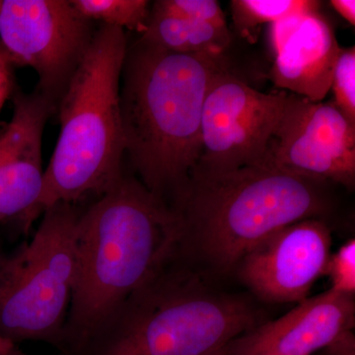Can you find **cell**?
I'll list each match as a JSON object with an SVG mask.
<instances>
[{
	"instance_id": "6da1fadb",
	"label": "cell",
	"mask_w": 355,
	"mask_h": 355,
	"mask_svg": "<svg viewBox=\"0 0 355 355\" xmlns=\"http://www.w3.org/2000/svg\"><path fill=\"white\" fill-rule=\"evenodd\" d=\"M225 58L172 53L139 38L128 44L120 105L132 175L175 211L202 155L203 103Z\"/></svg>"
},
{
	"instance_id": "7a4b0ae2",
	"label": "cell",
	"mask_w": 355,
	"mask_h": 355,
	"mask_svg": "<svg viewBox=\"0 0 355 355\" xmlns=\"http://www.w3.org/2000/svg\"><path fill=\"white\" fill-rule=\"evenodd\" d=\"M182 225L132 173L83 210L76 284L60 345L80 354L114 312L179 250Z\"/></svg>"
},
{
	"instance_id": "3957f363",
	"label": "cell",
	"mask_w": 355,
	"mask_h": 355,
	"mask_svg": "<svg viewBox=\"0 0 355 355\" xmlns=\"http://www.w3.org/2000/svg\"><path fill=\"white\" fill-rule=\"evenodd\" d=\"M328 184L268 166L227 172L196 166L175 210L182 225L180 251L230 272L280 229L328 214Z\"/></svg>"
},
{
	"instance_id": "277c9868",
	"label": "cell",
	"mask_w": 355,
	"mask_h": 355,
	"mask_svg": "<svg viewBox=\"0 0 355 355\" xmlns=\"http://www.w3.org/2000/svg\"><path fill=\"white\" fill-rule=\"evenodd\" d=\"M128 44L125 30L105 25L96 30L58 104L60 137L44 169L41 196L21 226L24 232L53 205L100 198L123 177L120 90Z\"/></svg>"
},
{
	"instance_id": "5b68a950",
	"label": "cell",
	"mask_w": 355,
	"mask_h": 355,
	"mask_svg": "<svg viewBox=\"0 0 355 355\" xmlns=\"http://www.w3.org/2000/svg\"><path fill=\"white\" fill-rule=\"evenodd\" d=\"M246 299L205 286L180 250L114 312L83 355H211L260 326Z\"/></svg>"
},
{
	"instance_id": "8992f818",
	"label": "cell",
	"mask_w": 355,
	"mask_h": 355,
	"mask_svg": "<svg viewBox=\"0 0 355 355\" xmlns=\"http://www.w3.org/2000/svg\"><path fill=\"white\" fill-rule=\"evenodd\" d=\"M83 210H44L31 241L0 268V336L60 345L76 284L77 225Z\"/></svg>"
},
{
	"instance_id": "52a82bcc",
	"label": "cell",
	"mask_w": 355,
	"mask_h": 355,
	"mask_svg": "<svg viewBox=\"0 0 355 355\" xmlns=\"http://www.w3.org/2000/svg\"><path fill=\"white\" fill-rule=\"evenodd\" d=\"M96 30L70 0H2L0 49L11 64L36 71V90L57 109Z\"/></svg>"
},
{
	"instance_id": "ba28073f",
	"label": "cell",
	"mask_w": 355,
	"mask_h": 355,
	"mask_svg": "<svg viewBox=\"0 0 355 355\" xmlns=\"http://www.w3.org/2000/svg\"><path fill=\"white\" fill-rule=\"evenodd\" d=\"M287 92L263 93L221 70L203 103L202 155L198 167L227 172L265 166Z\"/></svg>"
},
{
	"instance_id": "9c48e42d",
	"label": "cell",
	"mask_w": 355,
	"mask_h": 355,
	"mask_svg": "<svg viewBox=\"0 0 355 355\" xmlns=\"http://www.w3.org/2000/svg\"><path fill=\"white\" fill-rule=\"evenodd\" d=\"M265 166L345 188L355 184V125L335 103L287 93Z\"/></svg>"
},
{
	"instance_id": "30bf717a",
	"label": "cell",
	"mask_w": 355,
	"mask_h": 355,
	"mask_svg": "<svg viewBox=\"0 0 355 355\" xmlns=\"http://www.w3.org/2000/svg\"><path fill=\"white\" fill-rule=\"evenodd\" d=\"M331 237L321 219L311 218L280 229L240 261L243 282L268 302L305 300L331 256Z\"/></svg>"
},
{
	"instance_id": "8fae6325",
	"label": "cell",
	"mask_w": 355,
	"mask_h": 355,
	"mask_svg": "<svg viewBox=\"0 0 355 355\" xmlns=\"http://www.w3.org/2000/svg\"><path fill=\"white\" fill-rule=\"evenodd\" d=\"M11 120L0 130V224L20 227L43 189V135L57 108L38 90L14 91Z\"/></svg>"
},
{
	"instance_id": "7c38bea8",
	"label": "cell",
	"mask_w": 355,
	"mask_h": 355,
	"mask_svg": "<svg viewBox=\"0 0 355 355\" xmlns=\"http://www.w3.org/2000/svg\"><path fill=\"white\" fill-rule=\"evenodd\" d=\"M354 323V296L329 289L236 338L225 352L227 355H312L352 331Z\"/></svg>"
},
{
	"instance_id": "4fadbf2b",
	"label": "cell",
	"mask_w": 355,
	"mask_h": 355,
	"mask_svg": "<svg viewBox=\"0 0 355 355\" xmlns=\"http://www.w3.org/2000/svg\"><path fill=\"white\" fill-rule=\"evenodd\" d=\"M340 51L333 27L321 11L304 14L275 53L270 71L273 84L310 101H324Z\"/></svg>"
},
{
	"instance_id": "5bb4252c",
	"label": "cell",
	"mask_w": 355,
	"mask_h": 355,
	"mask_svg": "<svg viewBox=\"0 0 355 355\" xmlns=\"http://www.w3.org/2000/svg\"><path fill=\"white\" fill-rule=\"evenodd\" d=\"M139 38L162 50L177 53H205L224 57L232 42L228 26L193 22L153 8Z\"/></svg>"
},
{
	"instance_id": "9a60e30c",
	"label": "cell",
	"mask_w": 355,
	"mask_h": 355,
	"mask_svg": "<svg viewBox=\"0 0 355 355\" xmlns=\"http://www.w3.org/2000/svg\"><path fill=\"white\" fill-rule=\"evenodd\" d=\"M321 2L315 0H232L231 12L236 30L254 42L256 29L263 24H272L294 14L317 12Z\"/></svg>"
},
{
	"instance_id": "2e32d148",
	"label": "cell",
	"mask_w": 355,
	"mask_h": 355,
	"mask_svg": "<svg viewBox=\"0 0 355 355\" xmlns=\"http://www.w3.org/2000/svg\"><path fill=\"white\" fill-rule=\"evenodd\" d=\"M83 17L100 25L128 29L142 34L146 30L151 4L147 0H70Z\"/></svg>"
},
{
	"instance_id": "e0dca14e",
	"label": "cell",
	"mask_w": 355,
	"mask_h": 355,
	"mask_svg": "<svg viewBox=\"0 0 355 355\" xmlns=\"http://www.w3.org/2000/svg\"><path fill=\"white\" fill-rule=\"evenodd\" d=\"M331 100L343 116L355 125V48L342 49L334 67Z\"/></svg>"
},
{
	"instance_id": "ac0fdd59",
	"label": "cell",
	"mask_w": 355,
	"mask_h": 355,
	"mask_svg": "<svg viewBox=\"0 0 355 355\" xmlns=\"http://www.w3.org/2000/svg\"><path fill=\"white\" fill-rule=\"evenodd\" d=\"M153 8L193 22L227 26L225 14L216 0H157Z\"/></svg>"
},
{
	"instance_id": "d6986e66",
	"label": "cell",
	"mask_w": 355,
	"mask_h": 355,
	"mask_svg": "<svg viewBox=\"0 0 355 355\" xmlns=\"http://www.w3.org/2000/svg\"><path fill=\"white\" fill-rule=\"evenodd\" d=\"M324 275H329L331 291L343 295L355 293V241L350 239L331 254Z\"/></svg>"
},
{
	"instance_id": "ffe728a7",
	"label": "cell",
	"mask_w": 355,
	"mask_h": 355,
	"mask_svg": "<svg viewBox=\"0 0 355 355\" xmlns=\"http://www.w3.org/2000/svg\"><path fill=\"white\" fill-rule=\"evenodd\" d=\"M13 65L0 49V112L4 104L15 91L14 84Z\"/></svg>"
},
{
	"instance_id": "44dd1931",
	"label": "cell",
	"mask_w": 355,
	"mask_h": 355,
	"mask_svg": "<svg viewBox=\"0 0 355 355\" xmlns=\"http://www.w3.org/2000/svg\"><path fill=\"white\" fill-rule=\"evenodd\" d=\"M324 349L328 355H355L354 334L352 331H347Z\"/></svg>"
},
{
	"instance_id": "7402d4cb",
	"label": "cell",
	"mask_w": 355,
	"mask_h": 355,
	"mask_svg": "<svg viewBox=\"0 0 355 355\" xmlns=\"http://www.w3.org/2000/svg\"><path fill=\"white\" fill-rule=\"evenodd\" d=\"M331 6L336 13L340 14L343 19L347 20L350 25L355 24V1L354 0H331Z\"/></svg>"
},
{
	"instance_id": "603a6c76",
	"label": "cell",
	"mask_w": 355,
	"mask_h": 355,
	"mask_svg": "<svg viewBox=\"0 0 355 355\" xmlns=\"http://www.w3.org/2000/svg\"><path fill=\"white\" fill-rule=\"evenodd\" d=\"M0 355H24L16 347V343L0 336Z\"/></svg>"
},
{
	"instance_id": "cb8c5ba5",
	"label": "cell",
	"mask_w": 355,
	"mask_h": 355,
	"mask_svg": "<svg viewBox=\"0 0 355 355\" xmlns=\"http://www.w3.org/2000/svg\"><path fill=\"white\" fill-rule=\"evenodd\" d=\"M7 256L4 254L3 252H2V250L0 249V268H2V266H3V263H6Z\"/></svg>"
},
{
	"instance_id": "d4e9b609",
	"label": "cell",
	"mask_w": 355,
	"mask_h": 355,
	"mask_svg": "<svg viewBox=\"0 0 355 355\" xmlns=\"http://www.w3.org/2000/svg\"><path fill=\"white\" fill-rule=\"evenodd\" d=\"M223 350H221V352H216V354H211V355H220L221 352H223Z\"/></svg>"
},
{
	"instance_id": "484cf974",
	"label": "cell",
	"mask_w": 355,
	"mask_h": 355,
	"mask_svg": "<svg viewBox=\"0 0 355 355\" xmlns=\"http://www.w3.org/2000/svg\"><path fill=\"white\" fill-rule=\"evenodd\" d=\"M220 355H227L226 354L225 349H224L223 352H221Z\"/></svg>"
},
{
	"instance_id": "4316f807",
	"label": "cell",
	"mask_w": 355,
	"mask_h": 355,
	"mask_svg": "<svg viewBox=\"0 0 355 355\" xmlns=\"http://www.w3.org/2000/svg\"><path fill=\"white\" fill-rule=\"evenodd\" d=\"M1 6H2V0H0V9H1Z\"/></svg>"
}]
</instances>
